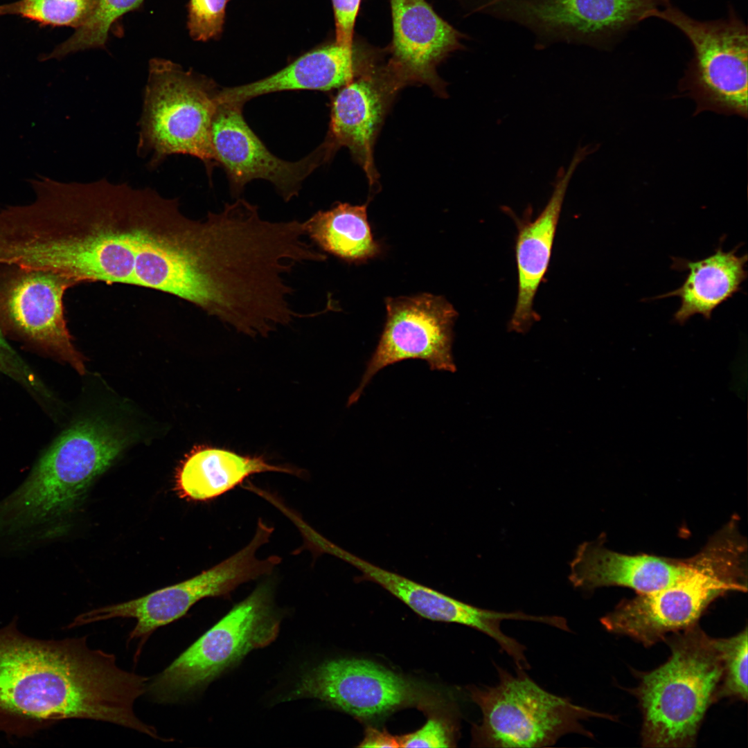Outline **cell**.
<instances>
[{"label":"cell","mask_w":748,"mask_h":748,"mask_svg":"<svg viewBox=\"0 0 748 748\" xmlns=\"http://www.w3.org/2000/svg\"><path fill=\"white\" fill-rule=\"evenodd\" d=\"M359 747H400L398 736H394L385 731L367 727L364 737L357 746Z\"/></svg>","instance_id":"cell-32"},{"label":"cell","mask_w":748,"mask_h":748,"mask_svg":"<svg viewBox=\"0 0 748 748\" xmlns=\"http://www.w3.org/2000/svg\"><path fill=\"white\" fill-rule=\"evenodd\" d=\"M386 320L378 345L348 406L357 402L373 376L409 359L425 361L431 371L454 373L453 326L457 317L445 298L431 294L387 298Z\"/></svg>","instance_id":"cell-13"},{"label":"cell","mask_w":748,"mask_h":748,"mask_svg":"<svg viewBox=\"0 0 748 748\" xmlns=\"http://www.w3.org/2000/svg\"><path fill=\"white\" fill-rule=\"evenodd\" d=\"M301 697L318 699L363 721L408 706L427 714L454 707L431 686L355 658L326 661L305 672L287 700Z\"/></svg>","instance_id":"cell-10"},{"label":"cell","mask_w":748,"mask_h":748,"mask_svg":"<svg viewBox=\"0 0 748 748\" xmlns=\"http://www.w3.org/2000/svg\"><path fill=\"white\" fill-rule=\"evenodd\" d=\"M334 556L357 569L359 580L375 582L425 618L455 623L472 627L493 639L515 664L526 660V648L501 630L504 620L536 622L537 616L522 612H502L479 608L418 583L400 574L386 570L337 546Z\"/></svg>","instance_id":"cell-17"},{"label":"cell","mask_w":748,"mask_h":748,"mask_svg":"<svg viewBox=\"0 0 748 748\" xmlns=\"http://www.w3.org/2000/svg\"><path fill=\"white\" fill-rule=\"evenodd\" d=\"M404 86L387 62H378L339 88L332 100L324 141L335 152L341 146L348 148L371 186L378 179L373 161L375 141L396 93Z\"/></svg>","instance_id":"cell-16"},{"label":"cell","mask_w":748,"mask_h":748,"mask_svg":"<svg viewBox=\"0 0 748 748\" xmlns=\"http://www.w3.org/2000/svg\"><path fill=\"white\" fill-rule=\"evenodd\" d=\"M296 474L294 469L268 463L260 456L198 445L187 454L175 476L178 496L193 501L213 499L234 488L251 475L268 472Z\"/></svg>","instance_id":"cell-23"},{"label":"cell","mask_w":748,"mask_h":748,"mask_svg":"<svg viewBox=\"0 0 748 748\" xmlns=\"http://www.w3.org/2000/svg\"><path fill=\"white\" fill-rule=\"evenodd\" d=\"M682 631L664 638L670 657L642 675L635 690L644 747H693L706 711L718 699L723 666L715 639L697 623Z\"/></svg>","instance_id":"cell-5"},{"label":"cell","mask_w":748,"mask_h":748,"mask_svg":"<svg viewBox=\"0 0 748 748\" xmlns=\"http://www.w3.org/2000/svg\"><path fill=\"white\" fill-rule=\"evenodd\" d=\"M335 21V42L351 47L361 0H332Z\"/></svg>","instance_id":"cell-31"},{"label":"cell","mask_w":748,"mask_h":748,"mask_svg":"<svg viewBox=\"0 0 748 748\" xmlns=\"http://www.w3.org/2000/svg\"><path fill=\"white\" fill-rule=\"evenodd\" d=\"M0 372L23 384L39 398L50 400L51 393L0 331Z\"/></svg>","instance_id":"cell-30"},{"label":"cell","mask_w":748,"mask_h":748,"mask_svg":"<svg viewBox=\"0 0 748 748\" xmlns=\"http://www.w3.org/2000/svg\"><path fill=\"white\" fill-rule=\"evenodd\" d=\"M279 624L271 588L260 585L156 676L150 695L161 703L183 700L252 650L271 643Z\"/></svg>","instance_id":"cell-8"},{"label":"cell","mask_w":748,"mask_h":748,"mask_svg":"<svg viewBox=\"0 0 748 748\" xmlns=\"http://www.w3.org/2000/svg\"><path fill=\"white\" fill-rule=\"evenodd\" d=\"M243 106L217 103L211 125V141L217 164L226 172L231 193L238 197L253 179L270 181L286 202L299 195L301 184L333 153L323 142L303 159L294 162L273 154L245 121Z\"/></svg>","instance_id":"cell-15"},{"label":"cell","mask_w":748,"mask_h":748,"mask_svg":"<svg viewBox=\"0 0 748 748\" xmlns=\"http://www.w3.org/2000/svg\"><path fill=\"white\" fill-rule=\"evenodd\" d=\"M1 16V15H0Z\"/></svg>","instance_id":"cell-34"},{"label":"cell","mask_w":748,"mask_h":748,"mask_svg":"<svg viewBox=\"0 0 748 748\" xmlns=\"http://www.w3.org/2000/svg\"><path fill=\"white\" fill-rule=\"evenodd\" d=\"M143 0H99L89 20L76 28L66 41L58 45L43 60L60 59L70 53L105 45L112 24L125 13L137 8Z\"/></svg>","instance_id":"cell-26"},{"label":"cell","mask_w":748,"mask_h":748,"mask_svg":"<svg viewBox=\"0 0 748 748\" xmlns=\"http://www.w3.org/2000/svg\"><path fill=\"white\" fill-rule=\"evenodd\" d=\"M654 17L679 29L693 48V58L679 82L682 94L697 104L695 114L713 111L747 116L748 37L745 24L733 14L724 19L699 21L678 8H654Z\"/></svg>","instance_id":"cell-9"},{"label":"cell","mask_w":748,"mask_h":748,"mask_svg":"<svg viewBox=\"0 0 748 748\" xmlns=\"http://www.w3.org/2000/svg\"><path fill=\"white\" fill-rule=\"evenodd\" d=\"M129 442L123 432L100 419L73 424L40 456L22 484L0 501V536L42 539Z\"/></svg>","instance_id":"cell-3"},{"label":"cell","mask_w":748,"mask_h":748,"mask_svg":"<svg viewBox=\"0 0 748 748\" xmlns=\"http://www.w3.org/2000/svg\"><path fill=\"white\" fill-rule=\"evenodd\" d=\"M211 79L162 58L149 62L137 151L156 168L168 157L200 159L209 175L217 165L211 125L218 91Z\"/></svg>","instance_id":"cell-6"},{"label":"cell","mask_w":748,"mask_h":748,"mask_svg":"<svg viewBox=\"0 0 748 748\" xmlns=\"http://www.w3.org/2000/svg\"><path fill=\"white\" fill-rule=\"evenodd\" d=\"M723 666L718 699L747 700V628L727 639H715Z\"/></svg>","instance_id":"cell-27"},{"label":"cell","mask_w":748,"mask_h":748,"mask_svg":"<svg viewBox=\"0 0 748 748\" xmlns=\"http://www.w3.org/2000/svg\"><path fill=\"white\" fill-rule=\"evenodd\" d=\"M226 0H190L188 27L192 38L206 41L222 28Z\"/></svg>","instance_id":"cell-29"},{"label":"cell","mask_w":748,"mask_h":748,"mask_svg":"<svg viewBox=\"0 0 748 748\" xmlns=\"http://www.w3.org/2000/svg\"><path fill=\"white\" fill-rule=\"evenodd\" d=\"M269 540V533L257 528L244 548L199 574L133 600L87 611L76 616L68 627L114 618H133L136 623L127 642L139 639L142 645L155 630L184 616L199 600L226 596L241 584L272 572L281 558L270 555L260 559L256 555Z\"/></svg>","instance_id":"cell-11"},{"label":"cell","mask_w":748,"mask_h":748,"mask_svg":"<svg viewBox=\"0 0 748 748\" xmlns=\"http://www.w3.org/2000/svg\"><path fill=\"white\" fill-rule=\"evenodd\" d=\"M455 709L427 714L418 730L398 736L400 747H452L456 745L458 724Z\"/></svg>","instance_id":"cell-28"},{"label":"cell","mask_w":748,"mask_h":748,"mask_svg":"<svg viewBox=\"0 0 748 748\" xmlns=\"http://www.w3.org/2000/svg\"><path fill=\"white\" fill-rule=\"evenodd\" d=\"M146 684L85 636L35 639L20 632L17 618L0 628V733L8 736H32L73 718L137 729L134 706Z\"/></svg>","instance_id":"cell-2"},{"label":"cell","mask_w":748,"mask_h":748,"mask_svg":"<svg viewBox=\"0 0 748 748\" xmlns=\"http://www.w3.org/2000/svg\"><path fill=\"white\" fill-rule=\"evenodd\" d=\"M378 62V55L373 53L335 42L305 53L265 78L219 89L216 101L243 106L253 98L274 92L339 89Z\"/></svg>","instance_id":"cell-20"},{"label":"cell","mask_w":748,"mask_h":748,"mask_svg":"<svg viewBox=\"0 0 748 748\" xmlns=\"http://www.w3.org/2000/svg\"><path fill=\"white\" fill-rule=\"evenodd\" d=\"M495 666L499 678L495 686L467 687L482 715L472 729L473 747H549L569 733L592 736L582 720L610 718L545 691L524 670L517 668L514 675Z\"/></svg>","instance_id":"cell-7"},{"label":"cell","mask_w":748,"mask_h":748,"mask_svg":"<svg viewBox=\"0 0 748 748\" xmlns=\"http://www.w3.org/2000/svg\"><path fill=\"white\" fill-rule=\"evenodd\" d=\"M367 204L338 202L303 222L305 233L323 251L348 262L372 258L381 251L367 220Z\"/></svg>","instance_id":"cell-24"},{"label":"cell","mask_w":748,"mask_h":748,"mask_svg":"<svg viewBox=\"0 0 748 748\" xmlns=\"http://www.w3.org/2000/svg\"><path fill=\"white\" fill-rule=\"evenodd\" d=\"M392 42L386 62L405 84L424 83L443 97L438 64L462 48L463 35L438 15L425 0H389Z\"/></svg>","instance_id":"cell-18"},{"label":"cell","mask_w":748,"mask_h":748,"mask_svg":"<svg viewBox=\"0 0 748 748\" xmlns=\"http://www.w3.org/2000/svg\"><path fill=\"white\" fill-rule=\"evenodd\" d=\"M17 231L26 266L81 283H123L175 296L215 315L234 269L219 213L192 220L177 199L105 179L80 183L43 177Z\"/></svg>","instance_id":"cell-1"},{"label":"cell","mask_w":748,"mask_h":748,"mask_svg":"<svg viewBox=\"0 0 748 748\" xmlns=\"http://www.w3.org/2000/svg\"><path fill=\"white\" fill-rule=\"evenodd\" d=\"M78 285L50 270L0 263V331L68 363L84 374V357L73 344L64 296Z\"/></svg>","instance_id":"cell-12"},{"label":"cell","mask_w":748,"mask_h":748,"mask_svg":"<svg viewBox=\"0 0 748 748\" xmlns=\"http://www.w3.org/2000/svg\"><path fill=\"white\" fill-rule=\"evenodd\" d=\"M698 554V562L688 576L662 589L621 601L600 618L603 626L649 647L670 632L696 624L718 597L747 591V540L736 526L724 524Z\"/></svg>","instance_id":"cell-4"},{"label":"cell","mask_w":748,"mask_h":748,"mask_svg":"<svg viewBox=\"0 0 748 748\" xmlns=\"http://www.w3.org/2000/svg\"><path fill=\"white\" fill-rule=\"evenodd\" d=\"M698 560V553L686 559L624 554L597 540L578 546L570 564L569 578L573 587L585 591L620 586L648 594L686 578Z\"/></svg>","instance_id":"cell-19"},{"label":"cell","mask_w":748,"mask_h":748,"mask_svg":"<svg viewBox=\"0 0 748 748\" xmlns=\"http://www.w3.org/2000/svg\"><path fill=\"white\" fill-rule=\"evenodd\" d=\"M662 1H663L664 2V3H667V4H668V1H669V0H662Z\"/></svg>","instance_id":"cell-33"},{"label":"cell","mask_w":748,"mask_h":748,"mask_svg":"<svg viewBox=\"0 0 748 748\" xmlns=\"http://www.w3.org/2000/svg\"><path fill=\"white\" fill-rule=\"evenodd\" d=\"M594 150L591 145L578 146L568 168L559 169L551 196L540 214L532 222H519L515 244L518 292L511 330L524 332L537 319L533 301L548 269L567 187L578 165Z\"/></svg>","instance_id":"cell-21"},{"label":"cell","mask_w":748,"mask_h":748,"mask_svg":"<svg viewBox=\"0 0 748 748\" xmlns=\"http://www.w3.org/2000/svg\"><path fill=\"white\" fill-rule=\"evenodd\" d=\"M99 0H19L0 5V15H15L42 25L71 26L84 24Z\"/></svg>","instance_id":"cell-25"},{"label":"cell","mask_w":748,"mask_h":748,"mask_svg":"<svg viewBox=\"0 0 748 748\" xmlns=\"http://www.w3.org/2000/svg\"><path fill=\"white\" fill-rule=\"evenodd\" d=\"M740 246L724 251L720 244L714 253L695 261L675 258L673 267L688 271L685 280L679 288L654 299L679 297L674 321L680 325L697 314L710 319L713 311L740 291L747 279V255L738 256Z\"/></svg>","instance_id":"cell-22"},{"label":"cell","mask_w":748,"mask_h":748,"mask_svg":"<svg viewBox=\"0 0 748 748\" xmlns=\"http://www.w3.org/2000/svg\"><path fill=\"white\" fill-rule=\"evenodd\" d=\"M662 0H491L488 13L519 23L544 42L596 44L644 19Z\"/></svg>","instance_id":"cell-14"}]
</instances>
